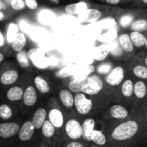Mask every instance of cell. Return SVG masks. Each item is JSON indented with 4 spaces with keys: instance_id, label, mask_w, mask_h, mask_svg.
Instances as JSON below:
<instances>
[{
    "instance_id": "484cf974",
    "label": "cell",
    "mask_w": 147,
    "mask_h": 147,
    "mask_svg": "<svg viewBox=\"0 0 147 147\" xmlns=\"http://www.w3.org/2000/svg\"><path fill=\"white\" fill-rule=\"evenodd\" d=\"M88 82V78L85 79H82V80H78V79H73L71 80L69 84H68V88L71 91H72L73 93L77 94L79 92H82L83 90V87L87 84Z\"/></svg>"
},
{
    "instance_id": "7402d4cb",
    "label": "cell",
    "mask_w": 147,
    "mask_h": 147,
    "mask_svg": "<svg viewBox=\"0 0 147 147\" xmlns=\"http://www.w3.org/2000/svg\"><path fill=\"white\" fill-rule=\"evenodd\" d=\"M91 142L94 143L96 146H104L108 142L107 136L102 131L98 130V129H95L92 135H91Z\"/></svg>"
},
{
    "instance_id": "f6af8a7d",
    "label": "cell",
    "mask_w": 147,
    "mask_h": 147,
    "mask_svg": "<svg viewBox=\"0 0 147 147\" xmlns=\"http://www.w3.org/2000/svg\"><path fill=\"white\" fill-rule=\"evenodd\" d=\"M142 2L145 3H147V0H142Z\"/></svg>"
},
{
    "instance_id": "2e32d148",
    "label": "cell",
    "mask_w": 147,
    "mask_h": 147,
    "mask_svg": "<svg viewBox=\"0 0 147 147\" xmlns=\"http://www.w3.org/2000/svg\"><path fill=\"white\" fill-rule=\"evenodd\" d=\"M88 9V5L84 2H79L76 3H71L69 5H66L65 8V11L68 15L75 16V15H79L83 11Z\"/></svg>"
},
{
    "instance_id": "7a4b0ae2",
    "label": "cell",
    "mask_w": 147,
    "mask_h": 147,
    "mask_svg": "<svg viewBox=\"0 0 147 147\" xmlns=\"http://www.w3.org/2000/svg\"><path fill=\"white\" fill-rule=\"evenodd\" d=\"M74 108L80 115H89L93 109V102L84 92L75 94Z\"/></svg>"
},
{
    "instance_id": "b9f144b4",
    "label": "cell",
    "mask_w": 147,
    "mask_h": 147,
    "mask_svg": "<svg viewBox=\"0 0 147 147\" xmlns=\"http://www.w3.org/2000/svg\"><path fill=\"white\" fill-rule=\"evenodd\" d=\"M0 14H1V17H0V20H3V12H1Z\"/></svg>"
},
{
    "instance_id": "836d02e7",
    "label": "cell",
    "mask_w": 147,
    "mask_h": 147,
    "mask_svg": "<svg viewBox=\"0 0 147 147\" xmlns=\"http://www.w3.org/2000/svg\"><path fill=\"white\" fill-rule=\"evenodd\" d=\"M10 7L14 10H22L26 7L25 0H12L10 3Z\"/></svg>"
},
{
    "instance_id": "5bb4252c",
    "label": "cell",
    "mask_w": 147,
    "mask_h": 147,
    "mask_svg": "<svg viewBox=\"0 0 147 147\" xmlns=\"http://www.w3.org/2000/svg\"><path fill=\"white\" fill-rule=\"evenodd\" d=\"M37 98H38L37 91L34 86L29 85L24 90L22 101H23V103L25 106H27V107L34 106L37 102Z\"/></svg>"
},
{
    "instance_id": "f35d334b",
    "label": "cell",
    "mask_w": 147,
    "mask_h": 147,
    "mask_svg": "<svg viewBox=\"0 0 147 147\" xmlns=\"http://www.w3.org/2000/svg\"><path fill=\"white\" fill-rule=\"evenodd\" d=\"M3 53H0V62H3Z\"/></svg>"
},
{
    "instance_id": "4dcf8cb0",
    "label": "cell",
    "mask_w": 147,
    "mask_h": 147,
    "mask_svg": "<svg viewBox=\"0 0 147 147\" xmlns=\"http://www.w3.org/2000/svg\"><path fill=\"white\" fill-rule=\"evenodd\" d=\"M18 34V27L16 23H10L8 27L7 30V35L6 39L9 43H12V41L15 40L16 35Z\"/></svg>"
},
{
    "instance_id": "ba28073f",
    "label": "cell",
    "mask_w": 147,
    "mask_h": 147,
    "mask_svg": "<svg viewBox=\"0 0 147 147\" xmlns=\"http://www.w3.org/2000/svg\"><path fill=\"white\" fill-rule=\"evenodd\" d=\"M102 17V12L97 9L88 8L79 15H78V20L83 23H91L99 21Z\"/></svg>"
},
{
    "instance_id": "e0dca14e",
    "label": "cell",
    "mask_w": 147,
    "mask_h": 147,
    "mask_svg": "<svg viewBox=\"0 0 147 147\" xmlns=\"http://www.w3.org/2000/svg\"><path fill=\"white\" fill-rule=\"evenodd\" d=\"M24 90L20 86H13L8 90L6 96L10 102H18L23 98Z\"/></svg>"
},
{
    "instance_id": "ac0fdd59",
    "label": "cell",
    "mask_w": 147,
    "mask_h": 147,
    "mask_svg": "<svg viewBox=\"0 0 147 147\" xmlns=\"http://www.w3.org/2000/svg\"><path fill=\"white\" fill-rule=\"evenodd\" d=\"M18 79V72L15 70H8L3 72L0 78V82L3 85H10Z\"/></svg>"
},
{
    "instance_id": "bcb514c9",
    "label": "cell",
    "mask_w": 147,
    "mask_h": 147,
    "mask_svg": "<svg viewBox=\"0 0 147 147\" xmlns=\"http://www.w3.org/2000/svg\"><path fill=\"white\" fill-rule=\"evenodd\" d=\"M146 49H147V40H146Z\"/></svg>"
},
{
    "instance_id": "7dc6e473",
    "label": "cell",
    "mask_w": 147,
    "mask_h": 147,
    "mask_svg": "<svg viewBox=\"0 0 147 147\" xmlns=\"http://www.w3.org/2000/svg\"><path fill=\"white\" fill-rule=\"evenodd\" d=\"M91 147H101V146H93Z\"/></svg>"
},
{
    "instance_id": "d6986e66",
    "label": "cell",
    "mask_w": 147,
    "mask_h": 147,
    "mask_svg": "<svg viewBox=\"0 0 147 147\" xmlns=\"http://www.w3.org/2000/svg\"><path fill=\"white\" fill-rule=\"evenodd\" d=\"M121 91L124 97L131 98L134 96V84L132 79H126L121 86Z\"/></svg>"
},
{
    "instance_id": "603a6c76",
    "label": "cell",
    "mask_w": 147,
    "mask_h": 147,
    "mask_svg": "<svg viewBox=\"0 0 147 147\" xmlns=\"http://www.w3.org/2000/svg\"><path fill=\"white\" fill-rule=\"evenodd\" d=\"M27 39L23 33H18L15 40L11 43V47L15 52H20L23 50L24 47L26 46Z\"/></svg>"
},
{
    "instance_id": "f1b7e54d",
    "label": "cell",
    "mask_w": 147,
    "mask_h": 147,
    "mask_svg": "<svg viewBox=\"0 0 147 147\" xmlns=\"http://www.w3.org/2000/svg\"><path fill=\"white\" fill-rule=\"evenodd\" d=\"M13 115L12 109L6 103H3L0 106V118L3 121L9 120Z\"/></svg>"
},
{
    "instance_id": "7bdbcfd3",
    "label": "cell",
    "mask_w": 147,
    "mask_h": 147,
    "mask_svg": "<svg viewBox=\"0 0 147 147\" xmlns=\"http://www.w3.org/2000/svg\"><path fill=\"white\" fill-rule=\"evenodd\" d=\"M146 127H147V110H146Z\"/></svg>"
},
{
    "instance_id": "c3c4849f",
    "label": "cell",
    "mask_w": 147,
    "mask_h": 147,
    "mask_svg": "<svg viewBox=\"0 0 147 147\" xmlns=\"http://www.w3.org/2000/svg\"><path fill=\"white\" fill-rule=\"evenodd\" d=\"M39 147H45V146H39Z\"/></svg>"
},
{
    "instance_id": "8d00e7d4",
    "label": "cell",
    "mask_w": 147,
    "mask_h": 147,
    "mask_svg": "<svg viewBox=\"0 0 147 147\" xmlns=\"http://www.w3.org/2000/svg\"><path fill=\"white\" fill-rule=\"evenodd\" d=\"M106 3H109V4H113V5H115V4H118L121 0H105Z\"/></svg>"
},
{
    "instance_id": "d6a6232c",
    "label": "cell",
    "mask_w": 147,
    "mask_h": 147,
    "mask_svg": "<svg viewBox=\"0 0 147 147\" xmlns=\"http://www.w3.org/2000/svg\"><path fill=\"white\" fill-rule=\"evenodd\" d=\"M109 53V47L107 45H102L99 47H97V51L96 53V59L97 60H102L104 59Z\"/></svg>"
},
{
    "instance_id": "d4e9b609",
    "label": "cell",
    "mask_w": 147,
    "mask_h": 147,
    "mask_svg": "<svg viewBox=\"0 0 147 147\" xmlns=\"http://www.w3.org/2000/svg\"><path fill=\"white\" fill-rule=\"evenodd\" d=\"M130 34L131 40L134 45V47H141L143 46H146V42L147 38L145 36V34H143L141 32H138V31H132Z\"/></svg>"
},
{
    "instance_id": "74e56055",
    "label": "cell",
    "mask_w": 147,
    "mask_h": 147,
    "mask_svg": "<svg viewBox=\"0 0 147 147\" xmlns=\"http://www.w3.org/2000/svg\"><path fill=\"white\" fill-rule=\"evenodd\" d=\"M4 43V37L2 33H0V46H3Z\"/></svg>"
},
{
    "instance_id": "cb8c5ba5",
    "label": "cell",
    "mask_w": 147,
    "mask_h": 147,
    "mask_svg": "<svg viewBox=\"0 0 147 147\" xmlns=\"http://www.w3.org/2000/svg\"><path fill=\"white\" fill-rule=\"evenodd\" d=\"M34 82L36 90L41 94H47L50 91V86L48 83L41 76H36Z\"/></svg>"
},
{
    "instance_id": "277c9868",
    "label": "cell",
    "mask_w": 147,
    "mask_h": 147,
    "mask_svg": "<svg viewBox=\"0 0 147 147\" xmlns=\"http://www.w3.org/2000/svg\"><path fill=\"white\" fill-rule=\"evenodd\" d=\"M103 89V82L98 76H91L88 78L87 84L83 87L82 92L87 96H96Z\"/></svg>"
},
{
    "instance_id": "7c38bea8",
    "label": "cell",
    "mask_w": 147,
    "mask_h": 147,
    "mask_svg": "<svg viewBox=\"0 0 147 147\" xmlns=\"http://www.w3.org/2000/svg\"><path fill=\"white\" fill-rule=\"evenodd\" d=\"M83 139L87 142H91V135L96 129V121L93 118H86L82 123Z\"/></svg>"
},
{
    "instance_id": "ee69618b",
    "label": "cell",
    "mask_w": 147,
    "mask_h": 147,
    "mask_svg": "<svg viewBox=\"0 0 147 147\" xmlns=\"http://www.w3.org/2000/svg\"><path fill=\"white\" fill-rule=\"evenodd\" d=\"M145 63H146V65L147 66V57L146 58V60H145Z\"/></svg>"
},
{
    "instance_id": "f546056e",
    "label": "cell",
    "mask_w": 147,
    "mask_h": 147,
    "mask_svg": "<svg viewBox=\"0 0 147 147\" xmlns=\"http://www.w3.org/2000/svg\"><path fill=\"white\" fill-rule=\"evenodd\" d=\"M131 29L133 31L144 32L147 30V21L145 19L135 20L131 23Z\"/></svg>"
},
{
    "instance_id": "8992f818",
    "label": "cell",
    "mask_w": 147,
    "mask_h": 147,
    "mask_svg": "<svg viewBox=\"0 0 147 147\" xmlns=\"http://www.w3.org/2000/svg\"><path fill=\"white\" fill-rule=\"evenodd\" d=\"M108 115L118 121H123L129 118L130 111L121 104H114L108 110Z\"/></svg>"
},
{
    "instance_id": "52a82bcc",
    "label": "cell",
    "mask_w": 147,
    "mask_h": 147,
    "mask_svg": "<svg viewBox=\"0 0 147 147\" xmlns=\"http://www.w3.org/2000/svg\"><path fill=\"white\" fill-rule=\"evenodd\" d=\"M20 125L16 122H3L0 124V137L2 139H10L18 134Z\"/></svg>"
},
{
    "instance_id": "83f0119b",
    "label": "cell",
    "mask_w": 147,
    "mask_h": 147,
    "mask_svg": "<svg viewBox=\"0 0 147 147\" xmlns=\"http://www.w3.org/2000/svg\"><path fill=\"white\" fill-rule=\"evenodd\" d=\"M29 58L28 55V53L25 52L24 50H22L20 52H17L16 53V60L19 64V65L23 68L27 69L29 67Z\"/></svg>"
},
{
    "instance_id": "60d3db41",
    "label": "cell",
    "mask_w": 147,
    "mask_h": 147,
    "mask_svg": "<svg viewBox=\"0 0 147 147\" xmlns=\"http://www.w3.org/2000/svg\"><path fill=\"white\" fill-rule=\"evenodd\" d=\"M51 3H59V0H49Z\"/></svg>"
},
{
    "instance_id": "4316f807",
    "label": "cell",
    "mask_w": 147,
    "mask_h": 147,
    "mask_svg": "<svg viewBox=\"0 0 147 147\" xmlns=\"http://www.w3.org/2000/svg\"><path fill=\"white\" fill-rule=\"evenodd\" d=\"M41 132H42V135L46 138V139H52L56 133V128L54 127V126L49 121V120H47L41 128Z\"/></svg>"
},
{
    "instance_id": "3957f363",
    "label": "cell",
    "mask_w": 147,
    "mask_h": 147,
    "mask_svg": "<svg viewBox=\"0 0 147 147\" xmlns=\"http://www.w3.org/2000/svg\"><path fill=\"white\" fill-rule=\"evenodd\" d=\"M66 136L71 140H78L83 138V126L77 119H69L65 124Z\"/></svg>"
},
{
    "instance_id": "e575fe53",
    "label": "cell",
    "mask_w": 147,
    "mask_h": 147,
    "mask_svg": "<svg viewBox=\"0 0 147 147\" xmlns=\"http://www.w3.org/2000/svg\"><path fill=\"white\" fill-rule=\"evenodd\" d=\"M26 5L30 9H35L38 7V3L36 0H25Z\"/></svg>"
},
{
    "instance_id": "44dd1931",
    "label": "cell",
    "mask_w": 147,
    "mask_h": 147,
    "mask_svg": "<svg viewBox=\"0 0 147 147\" xmlns=\"http://www.w3.org/2000/svg\"><path fill=\"white\" fill-rule=\"evenodd\" d=\"M147 95L146 84L142 81L139 80L134 83V96L136 99L141 100L146 98Z\"/></svg>"
},
{
    "instance_id": "ab89813d",
    "label": "cell",
    "mask_w": 147,
    "mask_h": 147,
    "mask_svg": "<svg viewBox=\"0 0 147 147\" xmlns=\"http://www.w3.org/2000/svg\"><path fill=\"white\" fill-rule=\"evenodd\" d=\"M3 1L6 3V4H9V5H10V3H11L12 0H3Z\"/></svg>"
},
{
    "instance_id": "d590c367",
    "label": "cell",
    "mask_w": 147,
    "mask_h": 147,
    "mask_svg": "<svg viewBox=\"0 0 147 147\" xmlns=\"http://www.w3.org/2000/svg\"><path fill=\"white\" fill-rule=\"evenodd\" d=\"M65 147H85V146L77 140H72L69 143H67V145L65 146Z\"/></svg>"
},
{
    "instance_id": "9a60e30c",
    "label": "cell",
    "mask_w": 147,
    "mask_h": 147,
    "mask_svg": "<svg viewBox=\"0 0 147 147\" xmlns=\"http://www.w3.org/2000/svg\"><path fill=\"white\" fill-rule=\"evenodd\" d=\"M28 58L33 61V63L40 67V68H45L47 66V63L45 59V57L41 55L40 52L37 48H33L28 53Z\"/></svg>"
},
{
    "instance_id": "30bf717a",
    "label": "cell",
    "mask_w": 147,
    "mask_h": 147,
    "mask_svg": "<svg viewBox=\"0 0 147 147\" xmlns=\"http://www.w3.org/2000/svg\"><path fill=\"white\" fill-rule=\"evenodd\" d=\"M35 127L32 122V121H25L20 127L19 133H18V139L22 142H27L29 141L32 137L34 136Z\"/></svg>"
},
{
    "instance_id": "4fadbf2b",
    "label": "cell",
    "mask_w": 147,
    "mask_h": 147,
    "mask_svg": "<svg viewBox=\"0 0 147 147\" xmlns=\"http://www.w3.org/2000/svg\"><path fill=\"white\" fill-rule=\"evenodd\" d=\"M73 92L71 91L69 89H63L59 93V98L60 102L63 104L64 107L66 109H72L74 107L75 102V96L72 94Z\"/></svg>"
},
{
    "instance_id": "6da1fadb",
    "label": "cell",
    "mask_w": 147,
    "mask_h": 147,
    "mask_svg": "<svg viewBox=\"0 0 147 147\" xmlns=\"http://www.w3.org/2000/svg\"><path fill=\"white\" fill-rule=\"evenodd\" d=\"M141 123L137 119H127L115 126L109 136L112 143L119 147L130 144L140 134Z\"/></svg>"
},
{
    "instance_id": "5b68a950",
    "label": "cell",
    "mask_w": 147,
    "mask_h": 147,
    "mask_svg": "<svg viewBox=\"0 0 147 147\" xmlns=\"http://www.w3.org/2000/svg\"><path fill=\"white\" fill-rule=\"evenodd\" d=\"M124 68L122 66H116L112 69V71L106 76L105 81L109 85L112 87H117L119 85H121L124 81Z\"/></svg>"
},
{
    "instance_id": "9c48e42d",
    "label": "cell",
    "mask_w": 147,
    "mask_h": 147,
    "mask_svg": "<svg viewBox=\"0 0 147 147\" xmlns=\"http://www.w3.org/2000/svg\"><path fill=\"white\" fill-rule=\"evenodd\" d=\"M49 121L54 126L56 129H61L65 127V117L63 112L57 109L53 108L48 111V119Z\"/></svg>"
},
{
    "instance_id": "8fae6325",
    "label": "cell",
    "mask_w": 147,
    "mask_h": 147,
    "mask_svg": "<svg viewBox=\"0 0 147 147\" xmlns=\"http://www.w3.org/2000/svg\"><path fill=\"white\" fill-rule=\"evenodd\" d=\"M48 117L47 110L44 108H40L38 109L33 115L32 117V122L35 127V129L39 130L41 129L45 121H47V118Z\"/></svg>"
},
{
    "instance_id": "ffe728a7",
    "label": "cell",
    "mask_w": 147,
    "mask_h": 147,
    "mask_svg": "<svg viewBox=\"0 0 147 147\" xmlns=\"http://www.w3.org/2000/svg\"><path fill=\"white\" fill-rule=\"evenodd\" d=\"M119 42L122 47V49L127 53H132L134 48V45L131 40L130 34H121L119 36Z\"/></svg>"
},
{
    "instance_id": "1f68e13d",
    "label": "cell",
    "mask_w": 147,
    "mask_h": 147,
    "mask_svg": "<svg viewBox=\"0 0 147 147\" xmlns=\"http://www.w3.org/2000/svg\"><path fill=\"white\" fill-rule=\"evenodd\" d=\"M133 73L140 79H147V66L141 65H136L133 69Z\"/></svg>"
}]
</instances>
